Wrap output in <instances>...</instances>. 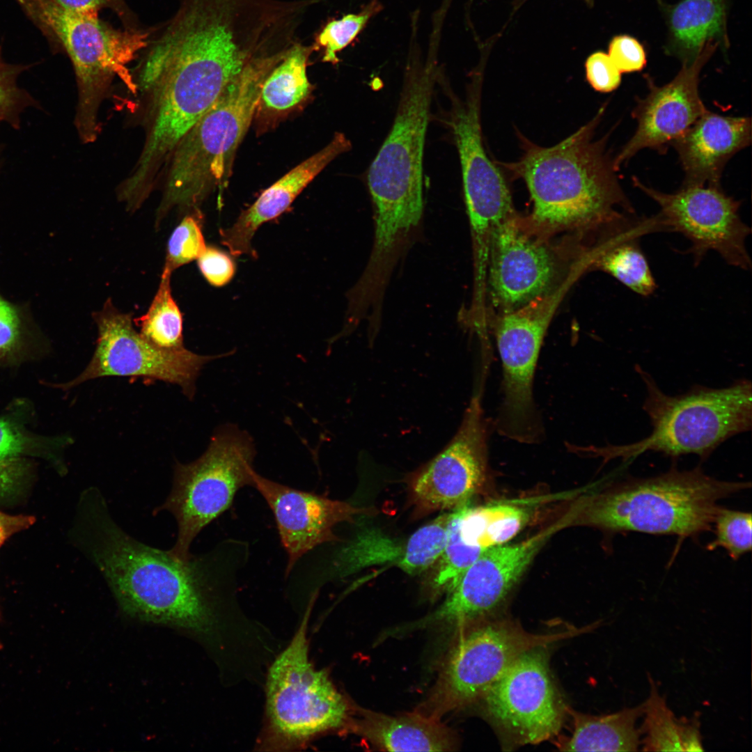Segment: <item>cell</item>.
I'll list each match as a JSON object with an SVG mask.
<instances>
[{
	"label": "cell",
	"instance_id": "cell-1",
	"mask_svg": "<svg viewBox=\"0 0 752 752\" xmlns=\"http://www.w3.org/2000/svg\"><path fill=\"white\" fill-rule=\"evenodd\" d=\"M81 515L83 549L124 613L197 633L212 630L246 561L243 542L226 541L204 555L178 560L125 533L95 487L84 491Z\"/></svg>",
	"mask_w": 752,
	"mask_h": 752
},
{
	"label": "cell",
	"instance_id": "cell-2",
	"mask_svg": "<svg viewBox=\"0 0 752 752\" xmlns=\"http://www.w3.org/2000/svg\"><path fill=\"white\" fill-rule=\"evenodd\" d=\"M604 107L559 143L540 147L523 139L519 161L500 163L525 182L533 211L525 219L537 235L602 228L625 212H635L605 150L606 139L593 141Z\"/></svg>",
	"mask_w": 752,
	"mask_h": 752
},
{
	"label": "cell",
	"instance_id": "cell-3",
	"mask_svg": "<svg viewBox=\"0 0 752 752\" xmlns=\"http://www.w3.org/2000/svg\"><path fill=\"white\" fill-rule=\"evenodd\" d=\"M435 73L431 65L410 66L394 121L372 162L368 185L374 206L372 254L400 256L423 213V152Z\"/></svg>",
	"mask_w": 752,
	"mask_h": 752
},
{
	"label": "cell",
	"instance_id": "cell-4",
	"mask_svg": "<svg viewBox=\"0 0 752 752\" xmlns=\"http://www.w3.org/2000/svg\"><path fill=\"white\" fill-rule=\"evenodd\" d=\"M285 52L258 58L233 79L175 147L166 166L158 213L196 211L228 183L236 151L254 118L264 80Z\"/></svg>",
	"mask_w": 752,
	"mask_h": 752
},
{
	"label": "cell",
	"instance_id": "cell-5",
	"mask_svg": "<svg viewBox=\"0 0 752 752\" xmlns=\"http://www.w3.org/2000/svg\"><path fill=\"white\" fill-rule=\"evenodd\" d=\"M751 487L749 482L723 481L700 467H672L657 476L628 478L583 502L585 522L611 533L634 531L676 535L680 540L708 531L718 502Z\"/></svg>",
	"mask_w": 752,
	"mask_h": 752
},
{
	"label": "cell",
	"instance_id": "cell-6",
	"mask_svg": "<svg viewBox=\"0 0 752 752\" xmlns=\"http://www.w3.org/2000/svg\"><path fill=\"white\" fill-rule=\"evenodd\" d=\"M54 50L69 57L76 77L75 125L84 143L100 133L98 111L116 77L135 91L129 64L146 46L152 28L116 29L99 15L72 11L53 0H16Z\"/></svg>",
	"mask_w": 752,
	"mask_h": 752
},
{
	"label": "cell",
	"instance_id": "cell-7",
	"mask_svg": "<svg viewBox=\"0 0 752 752\" xmlns=\"http://www.w3.org/2000/svg\"><path fill=\"white\" fill-rule=\"evenodd\" d=\"M635 370L645 387L643 409L652 432L632 444L593 448L597 456L629 460L655 451L673 457L694 454L705 460L725 441L751 429V381L739 379L719 389L696 385L673 396L663 392L641 367Z\"/></svg>",
	"mask_w": 752,
	"mask_h": 752
},
{
	"label": "cell",
	"instance_id": "cell-8",
	"mask_svg": "<svg viewBox=\"0 0 752 752\" xmlns=\"http://www.w3.org/2000/svg\"><path fill=\"white\" fill-rule=\"evenodd\" d=\"M312 605L310 602L292 640L268 668L258 750H301L325 734L347 731L354 710L328 673L317 670L309 659L307 627Z\"/></svg>",
	"mask_w": 752,
	"mask_h": 752
},
{
	"label": "cell",
	"instance_id": "cell-9",
	"mask_svg": "<svg viewBox=\"0 0 752 752\" xmlns=\"http://www.w3.org/2000/svg\"><path fill=\"white\" fill-rule=\"evenodd\" d=\"M598 624L545 634L518 622L490 617L464 626L427 700L418 712L440 719L478 702L487 690L525 652L547 647L595 629Z\"/></svg>",
	"mask_w": 752,
	"mask_h": 752
},
{
	"label": "cell",
	"instance_id": "cell-10",
	"mask_svg": "<svg viewBox=\"0 0 752 752\" xmlns=\"http://www.w3.org/2000/svg\"><path fill=\"white\" fill-rule=\"evenodd\" d=\"M255 455L250 436L226 427L214 434L197 460L176 463L171 492L154 511L166 510L176 520L177 540L169 550L175 558L189 561L191 545L198 533L230 508L240 489L253 487Z\"/></svg>",
	"mask_w": 752,
	"mask_h": 752
},
{
	"label": "cell",
	"instance_id": "cell-11",
	"mask_svg": "<svg viewBox=\"0 0 752 752\" xmlns=\"http://www.w3.org/2000/svg\"><path fill=\"white\" fill-rule=\"evenodd\" d=\"M580 276L568 277L546 295L497 318L495 336L503 368L501 406L496 428L503 436L532 443L540 436L533 398V381L541 345L566 292Z\"/></svg>",
	"mask_w": 752,
	"mask_h": 752
},
{
	"label": "cell",
	"instance_id": "cell-12",
	"mask_svg": "<svg viewBox=\"0 0 752 752\" xmlns=\"http://www.w3.org/2000/svg\"><path fill=\"white\" fill-rule=\"evenodd\" d=\"M547 648L521 655L478 700L508 747L549 740L563 726L567 706L554 682Z\"/></svg>",
	"mask_w": 752,
	"mask_h": 752
},
{
	"label": "cell",
	"instance_id": "cell-13",
	"mask_svg": "<svg viewBox=\"0 0 752 752\" xmlns=\"http://www.w3.org/2000/svg\"><path fill=\"white\" fill-rule=\"evenodd\" d=\"M131 318L107 300L93 315L98 336L88 366L74 379L51 386L68 390L99 377H139L176 384L189 398H193L203 366L224 354L205 356L186 348L178 351L158 348L136 331Z\"/></svg>",
	"mask_w": 752,
	"mask_h": 752
},
{
	"label": "cell",
	"instance_id": "cell-14",
	"mask_svg": "<svg viewBox=\"0 0 752 752\" xmlns=\"http://www.w3.org/2000/svg\"><path fill=\"white\" fill-rule=\"evenodd\" d=\"M634 185L659 206L664 231L680 233L690 242L688 252L695 265L710 251L728 264L749 269L751 260L746 247L750 228L739 214L741 202L727 195L720 186H684L664 193L649 187L637 178Z\"/></svg>",
	"mask_w": 752,
	"mask_h": 752
},
{
	"label": "cell",
	"instance_id": "cell-15",
	"mask_svg": "<svg viewBox=\"0 0 752 752\" xmlns=\"http://www.w3.org/2000/svg\"><path fill=\"white\" fill-rule=\"evenodd\" d=\"M571 512L524 540L485 551L460 576L442 604L411 627L441 623L464 627L490 617L543 545L574 517L575 511Z\"/></svg>",
	"mask_w": 752,
	"mask_h": 752
},
{
	"label": "cell",
	"instance_id": "cell-16",
	"mask_svg": "<svg viewBox=\"0 0 752 752\" xmlns=\"http://www.w3.org/2000/svg\"><path fill=\"white\" fill-rule=\"evenodd\" d=\"M556 258L544 237L515 213L493 230L489 242L487 285L492 301L502 313L518 309L552 291Z\"/></svg>",
	"mask_w": 752,
	"mask_h": 752
},
{
	"label": "cell",
	"instance_id": "cell-17",
	"mask_svg": "<svg viewBox=\"0 0 752 752\" xmlns=\"http://www.w3.org/2000/svg\"><path fill=\"white\" fill-rule=\"evenodd\" d=\"M480 84L479 79L473 80L464 100L452 98L448 123L459 153L471 236L486 240L494 228L515 211L506 179L483 144Z\"/></svg>",
	"mask_w": 752,
	"mask_h": 752
},
{
	"label": "cell",
	"instance_id": "cell-18",
	"mask_svg": "<svg viewBox=\"0 0 752 752\" xmlns=\"http://www.w3.org/2000/svg\"><path fill=\"white\" fill-rule=\"evenodd\" d=\"M487 423L480 395L473 396L454 437L412 482L425 510H455L468 503L487 476Z\"/></svg>",
	"mask_w": 752,
	"mask_h": 752
},
{
	"label": "cell",
	"instance_id": "cell-19",
	"mask_svg": "<svg viewBox=\"0 0 752 752\" xmlns=\"http://www.w3.org/2000/svg\"><path fill=\"white\" fill-rule=\"evenodd\" d=\"M718 48L716 43L707 42L696 60L683 65L664 86H657L650 77L645 75L649 92L637 100L633 110L636 130L613 159L616 171L644 148L664 152L707 111L699 94L700 75Z\"/></svg>",
	"mask_w": 752,
	"mask_h": 752
},
{
	"label": "cell",
	"instance_id": "cell-20",
	"mask_svg": "<svg viewBox=\"0 0 752 752\" xmlns=\"http://www.w3.org/2000/svg\"><path fill=\"white\" fill-rule=\"evenodd\" d=\"M253 487L271 509L287 556L288 577L304 555L335 539L334 527L363 510L346 502L292 488L252 471Z\"/></svg>",
	"mask_w": 752,
	"mask_h": 752
},
{
	"label": "cell",
	"instance_id": "cell-21",
	"mask_svg": "<svg viewBox=\"0 0 752 752\" xmlns=\"http://www.w3.org/2000/svg\"><path fill=\"white\" fill-rule=\"evenodd\" d=\"M451 512L443 513L405 539L379 529L358 533L343 547L333 563L334 573L347 576L373 565H395L415 575L428 570L442 554Z\"/></svg>",
	"mask_w": 752,
	"mask_h": 752
},
{
	"label": "cell",
	"instance_id": "cell-22",
	"mask_svg": "<svg viewBox=\"0 0 752 752\" xmlns=\"http://www.w3.org/2000/svg\"><path fill=\"white\" fill-rule=\"evenodd\" d=\"M751 141V118L707 110L672 144L684 172L682 185L720 186L726 163Z\"/></svg>",
	"mask_w": 752,
	"mask_h": 752
},
{
	"label": "cell",
	"instance_id": "cell-23",
	"mask_svg": "<svg viewBox=\"0 0 752 752\" xmlns=\"http://www.w3.org/2000/svg\"><path fill=\"white\" fill-rule=\"evenodd\" d=\"M352 148L350 141L336 132L320 150L291 169L264 190L256 201L244 210L235 222L220 230L221 243L230 253L254 256L251 241L258 228L279 216L292 204L302 190L334 159Z\"/></svg>",
	"mask_w": 752,
	"mask_h": 752
},
{
	"label": "cell",
	"instance_id": "cell-24",
	"mask_svg": "<svg viewBox=\"0 0 752 752\" xmlns=\"http://www.w3.org/2000/svg\"><path fill=\"white\" fill-rule=\"evenodd\" d=\"M606 228V235L592 249L591 267L610 274L641 296L652 295L657 285L640 240L647 234L664 231L658 214L638 217L625 212Z\"/></svg>",
	"mask_w": 752,
	"mask_h": 752
},
{
	"label": "cell",
	"instance_id": "cell-25",
	"mask_svg": "<svg viewBox=\"0 0 752 752\" xmlns=\"http://www.w3.org/2000/svg\"><path fill=\"white\" fill-rule=\"evenodd\" d=\"M667 33L664 53L682 65L692 63L705 45L713 42L726 54L729 0H680L670 4L659 1Z\"/></svg>",
	"mask_w": 752,
	"mask_h": 752
},
{
	"label": "cell",
	"instance_id": "cell-26",
	"mask_svg": "<svg viewBox=\"0 0 752 752\" xmlns=\"http://www.w3.org/2000/svg\"><path fill=\"white\" fill-rule=\"evenodd\" d=\"M353 711L347 731L389 751H451L457 748L453 732L440 719L418 711L391 716L358 709Z\"/></svg>",
	"mask_w": 752,
	"mask_h": 752
},
{
	"label": "cell",
	"instance_id": "cell-27",
	"mask_svg": "<svg viewBox=\"0 0 752 752\" xmlns=\"http://www.w3.org/2000/svg\"><path fill=\"white\" fill-rule=\"evenodd\" d=\"M572 721L570 736L558 739L562 751H634L640 744L641 729L636 723L643 705L602 715L584 714L566 707Z\"/></svg>",
	"mask_w": 752,
	"mask_h": 752
},
{
	"label": "cell",
	"instance_id": "cell-28",
	"mask_svg": "<svg viewBox=\"0 0 752 752\" xmlns=\"http://www.w3.org/2000/svg\"><path fill=\"white\" fill-rule=\"evenodd\" d=\"M313 45L299 41L287 52L263 81L255 115L278 117L306 100L312 91L307 67Z\"/></svg>",
	"mask_w": 752,
	"mask_h": 752
},
{
	"label": "cell",
	"instance_id": "cell-29",
	"mask_svg": "<svg viewBox=\"0 0 752 752\" xmlns=\"http://www.w3.org/2000/svg\"><path fill=\"white\" fill-rule=\"evenodd\" d=\"M455 510L463 542L483 551L510 540L528 524L533 513L528 506L506 501L477 507L467 503Z\"/></svg>",
	"mask_w": 752,
	"mask_h": 752
},
{
	"label": "cell",
	"instance_id": "cell-30",
	"mask_svg": "<svg viewBox=\"0 0 752 752\" xmlns=\"http://www.w3.org/2000/svg\"><path fill=\"white\" fill-rule=\"evenodd\" d=\"M70 440L35 434L25 427L24 410L11 409L0 415V491L7 490L26 470V455L56 457Z\"/></svg>",
	"mask_w": 752,
	"mask_h": 752
},
{
	"label": "cell",
	"instance_id": "cell-31",
	"mask_svg": "<svg viewBox=\"0 0 752 752\" xmlns=\"http://www.w3.org/2000/svg\"><path fill=\"white\" fill-rule=\"evenodd\" d=\"M650 691L643 703L644 722L641 728L645 734L643 751H703L699 723L696 719H677L668 707L651 677Z\"/></svg>",
	"mask_w": 752,
	"mask_h": 752
},
{
	"label": "cell",
	"instance_id": "cell-32",
	"mask_svg": "<svg viewBox=\"0 0 752 752\" xmlns=\"http://www.w3.org/2000/svg\"><path fill=\"white\" fill-rule=\"evenodd\" d=\"M43 345L29 306L12 301L0 292V364L22 361Z\"/></svg>",
	"mask_w": 752,
	"mask_h": 752
},
{
	"label": "cell",
	"instance_id": "cell-33",
	"mask_svg": "<svg viewBox=\"0 0 752 752\" xmlns=\"http://www.w3.org/2000/svg\"><path fill=\"white\" fill-rule=\"evenodd\" d=\"M171 272H162L157 292L146 314L135 320L140 334L155 347L168 351L185 348L182 316L171 295Z\"/></svg>",
	"mask_w": 752,
	"mask_h": 752
},
{
	"label": "cell",
	"instance_id": "cell-34",
	"mask_svg": "<svg viewBox=\"0 0 752 752\" xmlns=\"http://www.w3.org/2000/svg\"><path fill=\"white\" fill-rule=\"evenodd\" d=\"M484 551L463 542L459 533L457 512L453 510L448 522L445 546L432 579L433 589L448 592Z\"/></svg>",
	"mask_w": 752,
	"mask_h": 752
},
{
	"label": "cell",
	"instance_id": "cell-35",
	"mask_svg": "<svg viewBox=\"0 0 752 752\" xmlns=\"http://www.w3.org/2000/svg\"><path fill=\"white\" fill-rule=\"evenodd\" d=\"M379 8V2L374 0L359 13L348 14L340 19L328 22L315 36L312 45L314 51L322 49V61L337 64L340 61L337 54L357 38Z\"/></svg>",
	"mask_w": 752,
	"mask_h": 752
},
{
	"label": "cell",
	"instance_id": "cell-36",
	"mask_svg": "<svg viewBox=\"0 0 752 752\" xmlns=\"http://www.w3.org/2000/svg\"><path fill=\"white\" fill-rule=\"evenodd\" d=\"M29 67L6 62L0 47V125L7 123L18 130L22 114L29 109L40 107L38 102L20 87L17 81L19 75Z\"/></svg>",
	"mask_w": 752,
	"mask_h": 752
},
{
	"label": "cell",
	"instance_id": "cell-37",
	"mask_svg": "<svg viewBox=\"0 0 752 752\" xmlns=\"http://www.w3.org/2000/svg\"><path fill=\"white\" fill-rule=\"evenodd\" d=\"M715 538L707 548H723L733 560L750 551L752 547L751 512L719 507L713 521Z\"/></svg>",
	"mask_w": 752,
	"mask_h": 752
},
{
	"label": "cell",
	"instance_id": "cell-38",
	"mask_svg": "<svg viewBox=\"0 0 752 752\" xmlns=\"http://www.w3.org/2000/svg\"><path fill=\"white\" fill-rule=\"evenodd\" d=\"M200 214H189L172 233L167 246L164 270L172 273L178 267L190 263L206 248L201 230Z\"/></svg>",
	"mask_w": 752,
	"mask_h": 752
},
{
	"label": "cell",
	"instance_id": "cell-39",
	"mask_svg": "<svg viewBox=\"0 0 752 752\" xmlns=\"http://www.w3.org/2000/svg\"><path fill=\"white\" fill-rule=\"evenodd\" d=\"M608 50L609 56L621 73L639 72L646 65L647 55L644 47L629 35L613 37Z\"/></svg>",
	"mask_w": 752,
	"mask_h": 752
},
{
	"label": "cell",
	"instance_id": "cell-40",
	"mask_svg": "<svg viewBox=\"0 0 752 752\" xmlns=\"http://www.w3.org/2000/svg\"><path fill=\"white\" fill-rule=\"evenodd\" d=\"M586 79L597 91L609 93L621 82V72L609 55L598 51L591 54L585 63Z\"/></svg>",
	"mask_w": 752,
	"mask_h": 752
},
{
	"label": "cell",
	"instance_id": "cell-41",
	"mask_svg": "<svg viewBox=\"0 0 752 752\" xmlns=\"http://www.w3.org/2000/svg\"><path fill=\"white\" fill-rule=\"evenodd\" d=\"M63 8L82 13L99 15L103 9L113 11L121 21L124 28L141 29L134 13L125 0H53Z\"/></svg>",
	"mask_w": 752,
	"mask_h": 752
},
{
	"label": "cell",
	"instance_id": "cell-42",
	"mask_svg": "<svg viewBox=\"0 0 752 752\" xmlns=\"http://www.w3.org/2000/svg\"><path fill=\"white\" fill-rule=\"evenodd\" d=\"M199 269L207 281L214 286L228 283L235 274V264L230 257L221 250L206 246L198 258Z\"/></svg>",
	"mask_w": 752,
	"mask_h": 752
},
{
	"label": "cell",
	"instance_id": "cell-43",
	"mask_svg": "<svg viewBox=\"0 0 752 752\" xmlns=\"http://www.w3.org/2000/svg\"><path fill=\"white\" fill-rule=\"evenodd\" d=\"M35 517L30 515H10L0 511V547L13 534L30 527Z\"/></svg>",
	"mask_w": 752,
	"mask_h": 752
},
{
	"label": "cell",
	"instance_id": "cell-44",
	"mask_svg": "<svg viewBox=\"0 0 752 752\" xmlns=\"http://www.w3.org/2000/svg\"><path fill=\"white\" fill-rule=\"evenodd\" d=\"M588 6H592L594 4L595 0H583Z\"/></svg>",
	"mask_w": 752,
	"mask_h": 752
},
{
	"label": "cell",
	"instance_id": "cell-45",
	"mask_svg": "<svg viewBox=\"0 0 752 752\" xmlns=\"http://www.w3.org/2000/svg\"><path fill=\"white\" fill-rule=\"evenodd\" d=\"M2 164H3V162H2L1 157L0 156V173H1V168H2Z\"/></svg>",
	"mask_w": 752,
	"mask_h": 752
},
{
	"label": "cell",
	"instance_id": "cell-46",
	"mask_svg": "<svg viewBox=\"0 0 752 752\" xmlns=\"http://www.w3.org/2000/svg\"><path fill=\"white\" fill-rule=\"evenodd\" d=\"M0 620H1V613H0ZM1 648H2V645H1V643L0 642V650L1 649Z\"/></svg>",
	"mask_w": 752,
	"mask_h": 752
}]
</instances>
